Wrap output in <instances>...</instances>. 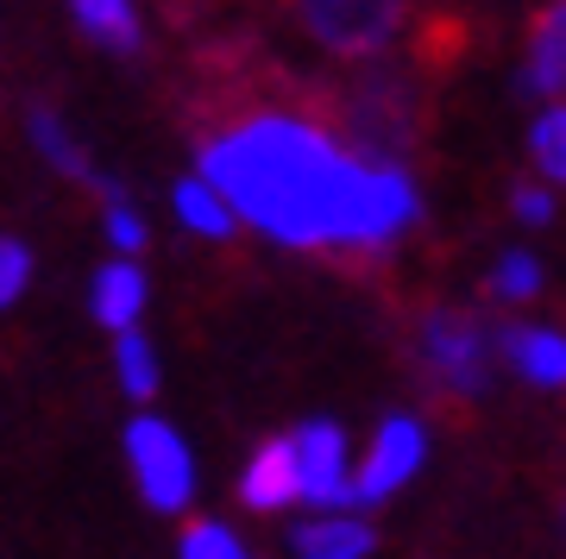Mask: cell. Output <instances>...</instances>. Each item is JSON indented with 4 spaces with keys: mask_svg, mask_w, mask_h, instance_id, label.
<instances>
[{
    "mask_svg": "<svg viewBox=\"0 0 566 559\" xmlns=\"http://www.w3.org/2000/svg\"><path fill=\"white\" fill-rule=\"evenodd\" d=\"M202 177L221 189L233 220L296 252H378L403 240L422 201L397 164L340 151L315 120L252 114L202 145Z\"/></svg>",
    "mask_w": 566,
    "mask_h": 559,
    "instance_id": "1",
    "label": "cell"
},
{
    "mask_svg": "<svg viewBox=\"0 0 566 559\" xmlns=\"http://www.w3.org/2000/svg\"><path fill=\"white\" fill-rule=\"evenodd\" d=\"M126 460H133V478H139V497L164 516H177L189 509L196 497V460H189V446L170 421L158 415H139L126 428Z\"/></svg>",
    "mask_w": 566,
    "mask_h": 559,
    "instance_id": "2",
    "label": "cell"
},
{
    "mask_svg": "<svg viewBox=\"0 0 566 559\" xmlns=\"http://www.w3.org/2000/svg\"><path fill=\"white\" fill-rule=\"evenodd\" d=\"M491 359H497V340L472 315H447L441 308V315L422 320V365L441 390H453V397H485Z\"/></svg>",
    "mask_w": 566,
    "mask_h": 559,
    "instance_id": "3",
    "label": "cell"
},
{
    "mask_svg": "<svg viewBox=\"0 0 566 559\" xmlns=\"http://www.w3.org/2000/svg\"><path fill=\"white\" fill-rule=\"evenodd\" d=\"M296 7H303L308 39H322L327 51H346V57L385 51L403 20V0H296Z\"/></svg>",
    "mask_w": 566,
    "mask_h": 559,
    "instance_id": "4",
    "label": "cell"
},
{
    "mask_svg": "<svg viewBox=\"0 0 566 559\" xmlns=\"http://www.w3.org/2000/svg\"><path fill=\"white\" fill-rule=\"evenodd\" d=\"M290 453H296V491H303V503L359 509L353 472H346V434L334 428V421H303V428L290 434Z\"/></svg>",
    "mask_w": 566,
    "mask_h": 559,
    "instance_id": "5",
    "label": "cell"
},
{
    "mask_svg": "<svg viewBox=\"0 0 566 559\" xmlns=\"http://www.w3.org/2000/svg\"><path fill=\"white\" fill-rule=\"evenodd\" d=\"M422 460H428V428L416 415H390L385 428H378V440H371V453H365L359 478H353L359 509H365V503L397 497V491L422 472Z\"/></svg>",
    "mask_w": 566,
    "mask_h": 559,
    "instance_id": "6",
    "label": "cell"
},
{
    "mask_svg": "<svg viewBox=\"0 0 566 559\" xmlns=\"http://www.w3.org/2000/svg\"><path fill=\"white\" fill-rule=\"evenodd\" d=\"M497 352L510 359V371L535 390H566V334L554 327H504V334H491Z\"/></svg>",
    "mask_w": 566,
    "mask_h": 559,
    "instance_id": "7",
    "label": "cell"
},
{
    "mask_svg": "<svg viewBox=\"0 0 566 559\" xmlns=\"http://www.w3.org/2000/svg\"><path fill=\"white\" fill-rule=\"evenodd\" d=\"M145 302H151V283H145V271L133 259H114L95 271V283H88V308H95V320H102L107 334H120V327H139Z\"/></svg>",
    "mask_w": 566,
    "mask_h": 559,
    "instance_id": "8",
    "label": "cell"
},
{
    "mask_svg": "<svg viewBox=\"0 0 566 559\" xmlns=\"http://www.w3.org/2000/svg\"><path fill=\"white\" fill-rule=\"evenodd\" d=\"M523 88L535 101H566V0H554L528 39V63H523Z\"/></svg>",
    "mask_w": 566,
    "mask_h": 559,
    "instance_id": "9",
    "label": "cell"
},
{
    "mask_svg": "<svg viewBox=\"0 0 566 559\" xmlns=\"http://www.w3.org/2000/svg\"><path fill=\"white\" fill-rule=\"evenodd\" d=\"M240 503L245 509H283V503H303L290 440H271L264 453H252V465H245V478H240Z\"/></svg>",
    "mask_w": 566,
    "mask_h": 559,
    "instance_id": "10",
    "label": "cell"
},
{
    "mask_svg": "<svg viewBox=\"0 0 566 559\" xmlns=\"http://www.w3.org/2000/svg\"><path fill=\"white\" fill-rule=\"evenodd\" d=\"M296 559H365L371 553V528L353 521V509H334L322 521H303L296 535H290Z\"/></svg>",
    "mask_w": 566,
    "mask_h": 559,
    "instance_id": "11",
    "label": "cell"
},
{
    "mask_svg": "<svg viewBox=\"0 0 566 559\" xmlns=\"http://www.w3.org/2000/svg\"><path fill=\"white\" fill-rule=\"evenodd\" d=\"M70 13H76V25L88 32V39L107 44V51H120V57H133L139 39H145L133 0H70Z\"/></svg>",
    "mask_w": 566,
    "mask_h": 559,
    "instance_id": "12",
    "label": "cell"
},
{
    "mask_svg": "<svg viewBox=\"0 0 566 559\" xmlns=\"http://www.w3.org/2000/svg\"><path fill=\"white\" fill-rule=\"evenodd\" d=\"M170 201H177V220L189 226V233H202V240H227V233L240 226V220H233V208L221 201V189H214L208 177L177 182V196H170Z\"/></svg>",
    "mask_w": 566,
    "mask_h": 559,
    "instance_id": "13",
    "label": "cell"
},
{
    "mask_svg": "<svg viewBox=\"0 0 566 559\" xmlns=\"http://www.w3.org/2000/svg\"><path fill=\"white\" fill-rule=\"evenodd\" d=\"M32 145H39V151H44V164H51V170H63L70 182H88V189H114V182H102V177H95V164L82 158V145L70 139V126H63L57 114H44V107L32 114Z\"/></svg>",
    "mask_w": 566,
    "mask_h": 559,
    "instance_id": "14",
    "label": "cell"
},
{
    "mask_svg": "<svg viewBox=\"0 0 566 559\" xmlns=\"http://www.w3.org/2000/svg\"><path fill=\"white\" fill-rule=\"evenodd\" d=\"M114 371H120V390H126L133 402H151V397H158V352H151V340H145L139 327H120Z\"/></svg>",
    "mask_w": 566,
    "mask_h": 559,
    "instance_id": "15",
    "label": "cell"
},
{
    "mask_svg": "<svg viewBox=\"0 0 566 559\" xmlns=\"http://www.w3.org/2000/svg\"><path fill=\"white\" fill-rule=\"evenodd\" d=\"M528 151H535V164H542V177L566 189V101H554L542 120H535V133H528Z\"/></svg>",
    "mask_w": 566,
    "mask_h": 559,
    "instance_id": "16",
    "label": "cell"
},
{
    "mask_svg": "<svg viewBox=\"0 0 566 559\" xmlns=\"http://www.w3.org/2000/svg\"><path fill=\"white\" fill-rule=\"evenodd\" d=\"M102 196H107V208H102V233H107V245H114V252H126V259H133V252H145L151 226H145L139 208L126 201V189H102Z\"/></svg>",
    "mask_w": 566,
    "mask_h": 559,
    "instance_id": "17",
    "label": "cell"
},
{
    "mask_svg": "<svg viewBox=\"0 0 566 559\" xmlns=\"http://www.w3.org/2000/svg\"><path fill=\"white\" fill-rule=\"evenodd\" d=\"M491 296H504V302L542 296V264H535V252H504V259L491 264Z\"/></svg>",
    "mask_w": 566,
    "mask_h": 559,
    "instance_id": "18",
    "label": "cell"
},
{
    "mask_svg": "<svg viewBox=\"0 0 566 559\" xmlns=\"http://www.w3.org/2000/svg\"><path fill=\"white\" fill-rule=\"evenodd\" d=\"M182 559H252V553L227 521H189L182 528Z\"/></svg>",
    "mask_w": 566,
    "mask_h": 559,
    "instance_id": "19",
    "label": "cell"
},
{
    "mask_svg": "<svg viewBox=\"0 0 566 559\" xmlns=\"http://www.w3.org/2000/svg\"><path fill=\"white\" fill-rule=\"evenodd\" d=\"M32 283V252L20 240H0V308H13Z\"/></svg>",
    "mask_w": 566,
    "mask_h": 559,
    "instance_id": "20",
    "label": "cell"
},
{
    "mask_svg": "<svg viewBox=\"0 0 566 559\" xmlns=\"http://www.w3.org/2000/svg\"><path fill=\"white\" fill-rule=\"evenodd\" d=\"M516 220H523V226H547V220H554V196L535 189V182H523V189H516Z\"/></svg>",
    "mask_w": 566,
    "mask_h": 559,
    "instance_id": "21",
    "label": "cell"
}]
</instances>
